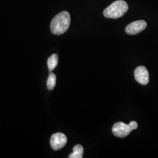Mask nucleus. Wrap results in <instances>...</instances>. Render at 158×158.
<instances>
[{"instance_id": "obj_3", "label": "nucleus", "mask_w": 158, "mask_h": 158, "mask_svg": "<svg viewBox=\"0 0 158 158\" xmlns=\"http://www.w3.org/2000/svg\"><path fill=\"white\" fill-rule=\"evenodd\" d=\"M68 141L66 136L61 132H58L53 134L51 136V146L55 151L61 149L64 147Z\"/></svg>"}, {"instance_id": "obj_8", "label": "nucleus", "mask_w": 158, "mask_h": 158, "mask_svg": "<svg viewBox=\"0 0 158 158\" xmlns=\"http://www.w3.org/2000/svg\"><path fill=\"white\" fill-rule=\"evenodd\" d=\"M47 64L49 72H52L56 67L58 64V55L57 54H53L49 57Z\"/></svg>"}, {"instance_id": "obj_5", "label": "nucleus", "mask_w": 158, "mask_h": 158, "mask_svg": "<svg viewBox=\"0 0 158 158\" xmlns=\"http://www.w3.org/2000/svg\"><path fill=\"white\" fill-rule=\"evenodd\" d=\"M147 23L145 21H136L127 25L125 28V32L128 35H136L141 32L147 28Z\"/></svg>"}, {"instance_id": "obj_2", "label": "nucleus", "mask_w": 158, "mask_h": 158, "mask_svg": "<svg viewBox=\"0 0 158 158\" xmlns=\"http://www.w3.org/2000/svg\"><path fill=\"white\" fill-rule=\"evenodd\" d=\"M128 10V4L123 0H118L106 8L103 14L104 17L108 18L117 19L123 17Z\"/></svg>"}, {"instance_id": "obj_10", "label": "nucleus", "mask_w": 158, "mask_h": 158, "mask_svg": "<svg viewBox=\"0 0 158 158\" xmlns=\"http://www.w3.org/2000/svg\"><path fill=\"white\" fill-rule=\"evenodd\" d=\"M129 125L131 128L132 130H136L138 128V124L135 121H131L129 123Z\"/></svg>"}, {"instance_id": "obj_7", "label": "nucleus", "mask_w": 158, "mask_h": 158, "mask_svg": "<svg viewBox=\"0 0 158 158\" xmlns=\"http://www.w3.org/2000/svg\"><path fill=\"white\" fill-rule=\"evenodd\" d=\"M84 152L83 147L81 145H76L73 149V153L70 154L69 158H82Z\"/></svg>"}, {"instance_id": "obj_9", "label": "nucleus", "mask_w": 158, "mask_h": 158, "mask_svg": "<svg viewBox=\"0 0 158 158\" xmlns=\"http://www.w3.org/2000/svg\"><path fill=\"white\" fill-rule=\"evenodd\" d=\"M56 83V76L52 72H50L48 81H47V88L49 90H52L55 88Z\"/></svg>"}, {"instance_id": "obj_4", "label": "nucleus", "mask_w": 158, "mask_h": 158, "mask_svg": "<svg viewBox=\"0 0 158 158\" xmlns=\"http://www.w3.org/2000/svg\"><path fill=\"white\" fill-rule=\"evenodd\" d=\"M132 130L129 124L123 122H118L113 125L112 131L113 134L117 137L124 138L128 135Z\"/></svg>"}, {"instance_id": "obj_6", "label": "nucleus", "mask_w": 158, "mask_h": 158, "mask_svg": "<svg viewBox=\"0 0 158 158\" xmlns=\"http://www.w3.org/2000/svg\"><path fill=\"white\" fill-rule=\"evenodd\" d=\"M136 81L142 85H147L149 81V74L145 66H141L136 69L134 72Z\"/></svg>"}, {"instance_id": "obj_1", "label": "nucleus", "mask_w": 158, "mask_h": 158, "mask_svg": "<svg viewBox=\"0 0 158 158\" xmlns=\"http://www.w3.org/2000/svg\"><path fill=\"white\" fill-rule=\"evenodd\" d=\"M71 22L69 13L63 11L58 14L52 19L51 23V31L52 34L60 35L68 31Z\"/></svg>"}]
</instances>
